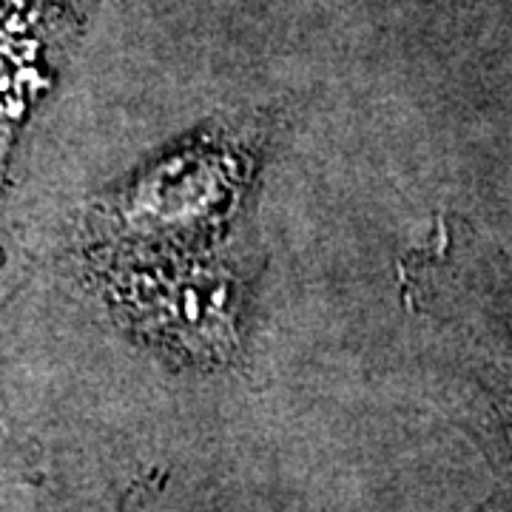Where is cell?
<instances>
[{
  "label": "cell",
  "mask_w": 512,
  "mask_h": 512,
  "mask_svg": "<svg viewBox=\"0 0 512 512\" xmlns=\"http://www.w3.org/2000/svg\"><path fill=\"white\" fill-rule=\"evenodd\" d=\"M242 188V168L222 143H194L151 165L111 208L131 237H180L217 225Z\"/></svg>",
  "instance_id": "obj_2"
},
{
  "label": "cell",
  "mask_w": 512,
  "mask_h": 512,
  "mask_svg": "<svg viewBox=\"0 0 512 512\" xmlns=\"http://www.w3.org/2000/svg\"><path fill=\"white\" fill-rule=\"evenodd\" d=\"M123 311L146 339L208 362L237 342V285L214 265L146 268L123 282Z\"/></svg>",
  "instance_id": "obj_1"
}]
</instances>
